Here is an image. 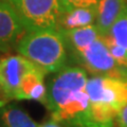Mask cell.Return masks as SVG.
Returning a JSON list of instances; mask_svg holds the SVG:
<instances>
[{"instance_id": "10", "label": "cell", "mask_w": 127, "mask_h": 127, "mask_svg": "<svg viewBox=\"0 0 127 127\" xmlns=\"http://www.w3.org/2000/svg\"><path fill=\"white\" fill-rule=\"evenodd\" d=\"M96 21V6L74 7L66 10L59 18L57 30H73L94 25Z\"/></svg>"}, {"instance_id": "11", "label": "cell", "mask_w": 127, "mask_h": 127, "mask_svg": "<svg viewBox=\"0 0 127 127\" xmlns=\"http://www.w3.org/2000/svg\"><path fill=\"white\" fill-rule=\"evenodd\" d=\"M0 122L3 127H39L26 111L17 106L6 104L0 107Z\"/></svg>"}, {"instance_id": "16", "label": "cell", "mask_w": 127, "mask_h": 127, "mask_svg": "<svg viewBox=\"0 0 127 127\" xmlns=\"http://www.w3.org/2000/svg\"><path fill=\"white\" fill-rule=\"evenodd\" d=\"M3 105H5V103L2 101V98H1V96H0V107L1 106H3Z\"/></svg>"}, {"instance_id": "12", "label": "cell", "mask_w": 127, "mask_h": 127, "mask_svg": "<svg viewBox=\"0 0 127 127\" xmlns=\"http://www.w3.org/2000/svg\"><path fill=\"white\" fill-rule=\"evenodd\" d=\"M104 36H108L118 45L127 50V7L120 15V17L113 22L108 33Z\"/></svg>"}, {"instance_id": "15", "label": "cell", "mask_w": 127, "mask_h": 127, "mask_svg": "<svg viewBox=\"0 0 127 127\" xmlns=\"http://www.w3.org/2000/svg\"><path fill=\"white\" fill-rule=\"evenodd\" d=\"M39 127H62L61 124L57 122V121H55V120H50V121H47L46 123H43L42 125H40Z\"/></svg>"}, {"instance_id": "4", "label": "cell", "mask_w": 127, "mask_h": 127, "mask_svg": "<svg viewBox=\"0 0 127 127\" xmlns=\"http://www.w3.org/2000/svg\"><path fill=\"white\" fill-rule=\"evenodd\" d=\"M69 55L77 66L92 75H106L127 81V68L113 58L103 36Z\"/></svg>"}, {"instance_id": "3", "label": "cell", "mask_w": 127, "mask_h": 127, "mask_svg": "<svg viewBox=\"0 0 127 127\" xmlns=\"http://www.w3.org/2000/svg\"><path fill=\"white\" fill-rule=\"evenodd\" d=\"M91 118L95 127H114L116 118L127 104V81L106 75L88 78Z\"/></svg>"}, {"instance_id": "8", "label": "cell", "mask_w": 127, "mask_h": 127, "mask_svg": "<svg viewBox=\"0 0 127 127\" xmlns=\"http://www.w3.org/2000/svg\"><path fill=\"white\" fill-rule=\"evenodd\" d=\"M46 73L39 68L34 67L30 70L20 83L16 100H31L37 101L46 105L47 103V86L45 85Z\"/></svg>"}, {"instance_id": "2", "label": "cell", "mask_w": 127, "mask_h": 127, "mask_svg": "<svg viewBox=\"0 0 127 127\" xmlns=\"http://www.w3.org/2000/svg\"><path fill=\"white\" fill-rule=\"evenodd\" d=\"M16 51L46 74L62 70L67 66L69 57L65 38L57 29L27 31L18 41Z\"/></svg>"}, {"instance_id": "13", "label": "cell", "mask_w": 127, "mask_h": 127, "mask_svg": "<svg viewBox=\"0 0 127 127\" xmlns=\"http://www.w3.org/2000/svg\"><path fill=\"white\" fill-rule=\"evenodd\" d=\"M64 11L74 7H92L97 6L101 0H61Z\"/></svg>"}, {"instance_id": "6", "label": "cell", "mask_w": 127, "mask_h": 127, "mask_svg": "<svg viewBox=\"0 0 127 127\" xmlns=\"http://www.w3.org/2000/svg\"><path fill=\"white\" fill-rule=\"evenodd\" d=\"M34 67L35 64L20 54L0 58V96L5 104L16 100L23 76Z\"/></svg>"}, {"instance_id": "7", "label": "cell", "mask_w": 127, "mask_h": 127, "mask_svg": "<svg viewBox=\"0 0 127 127\" xmlns=\"http://www.w3.org/2000/svg\"><path fill=\"white\" fill-rule=\"evenodd\" d=\"M26 32L20 17L11 3L7 0H0V52L7 53L16 49Z\"/></svg>"}, {"instance_id": "1", "label": "cell", "mask_w": 127, "mask_h": 127, "mask_svg": "<svg viewBox=\"0 0 127 127\" xmlns=\"http://www.w3.org/2000/svg\"><path fill=\"white\" fill-rule=\"evenodd\" d=\"M87 72L81 66L67 65L55 72L47 85L46 107L53 120L68 127H95L86 91Z\"/></svg>"}, {"instance_id": "14", "label": "cell", "mask_w": 127, "mask_h": 127, "mask_svg": "<svg viewBox=\"0 0 127 127\" xmlns=\"http://www.w3.org/2000/svg\"><path fill=\"white\" fill-rule=\"evenodd\" d=\"M117 127H127V104L121 109L116 118Z\"/></svg>"}, {"instance_id": "5", "label": "cell", "mask_w": 127, "mask_h": 127, "mask_svg": "<svg viewBox=\"0 0 127 127\" xmlns=\"http://www.w3.org/2000/svg\"><path fill=\"white\" fill-rule=\"evenodd\" d=\"M27 31L57 29L64 12L61 0H7Z\"/></svg>"}, {"instance_id": "9", "label": "cell", "mask_w": 127, "mask_h": 127, "mask_svg": "<svg viewBox=\"0 0 127 127\" xmlns=\"http://www.w3.org/2000/svg\"><path fill=\"white\" fill-rule=\"evenodd\" d=\"M127 7V0H101L96 6L95 26L104 36L108 33L113 22Z\"/></svg>"}]
</instances>
